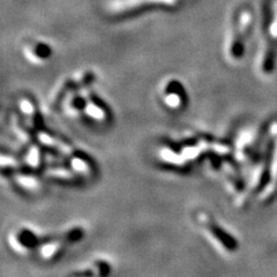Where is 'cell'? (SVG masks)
<instances>
[{
  "label": "cell",
  "mask_w": 277,
  "mask_h": 277,
  "mask_svg": "<svg viewBox=\"0 0 277 277\" xmlns=\"http://www.w3.org/2000/svg\"><path fill=\"white\" fill-rule=\"evenodd\" d=\"M277 188V121L268 129L263 150L258 157L253 174L246 187L244 202L251 194H258L261 200L270 199Z\"/></svg>",
  "instance_id": "1"
},
{
  "label": "cell",
  "mask_w": 277,
  "mask_h": 277,
  "mask_svg": "<svg viewBox=\"0 0 277 277\" xmlns=\"http://www.w3.org/2000/svg\"><path fill=\"white\" fill-rule=\"evenodd\" d=\"M213 144V138L203 136L190 137L180 144L162 147L158 152V156L166 165L187 167L207 155H212Z\"/></svg>",
  "instance_id": "2"
},
{
  "label": "cell",
  "mask_w": 277,
  "mask_h": 277,
  "mask_svg": "<svg viewBox=\"0 0 277 277\" xmlns=\"http://www.w3.org/2000/svg\"><path fill=\"white\" fill-rule=\"evenodd\" d=\"M196 223L202 232L207 236L217 249L224 253H233L238 249V241L232 234L229 233L223 226H221L208 213L199 212L195 215Z\"/></svg>",
  "instance_id": "3"
},
{
  "label": "cell",
  "mask_w": 277,
  "mask_h": 277,
  "mask_svg": "<svg viewBox=\"0 0 277 277\" xmlns=\"http://www.w3.org/2000/svg\"><path fill=\"white\" fill-rule=\"evenodd\" d=\"M83 237H85V230L81 226H73L53 237H46L37 251L42 260L51 261L59 257L67 247L80 241Z\"/></svg>",
  "instance_id": "4"
},
{
  "label": "cell",
  "mask_w": 277,
  "mask_h": 277,
  "mask_svg": "<svg viewBox=\"0 0 277 277\" xmlns=\"http://www.w3.org/2000/svg\"><path fill=\"white\" fill-rule=\"evenodd\" d=\"M252 16L249 11H241L234 23L228 44V57L231 61H238L243 58L245 51V41L250 32Z\"/></svg>",
  "instance_id": "5"
},
{
  "label": "cell",
  "mask_w": 277,
  "mask_h": 277,
  "mask_svg": "<svg viewBox=\"0 0 277 277\" xmlns=\"http://www.w3.org/2000/svg\"><path fill=\"white\" fill-rule=\"evenodd\" d=\"M159 98L167 110L177 112L186 107L188 96L182 81L176 78H169L159 87Z\"/></svg>",
  "instance_id": "6"
},
{
  "label": "cell",
  "mask_w": 277,
  "mask_h": 277,
  "mask_svg": "<svg viewBox=\"0 0 277 277\" xmlns=\"http://www.w3.org/2000/svg\"><path fill=\"white\" fill-rule=\"evenodd\" d=\"M45 239L46 237L27 228V226H20V228L12 231L8 236V244L16 253L26 255L32 251L39 250Z\"/></svg>",
  "instance_id": "7"
},
{
  "label": "cell",
  "mask_w": 277,
  "mask_h": 277,
  "mask_svg": "<svg viewBox=\"0 0 277 277\" xmlns=\"http://www.w3.org/2000/svg\"><path fill=\"white\" fill-rule=\"evenodd\" d=\"M260 138L258 132L253 129H246V131L239 134L234 145V158L239 163L247 164L255 156L257 149H261L262 145L260 144Z\"/></svg>",
  "instance_id": "8"
},
{
  "label": "cell",
  "mask_w": 277,
  "mask_h": 277,
  "mask_svg": "<svg viewBox=\"0 0 277 277\" xmlns=\"http://www.w3.org/2000/svg\"><path fill=\"white\" fill-rule=\"evenodd\" d=\"M83 91H85V104L82 109V116L97 124L108 123L110 119V112L103 100L90 90V87H86Z\"/></svg>",
  "instance_id": "9"
},
{
  "label": "cell",
  "mask_w": 277,
  "mask_h": 277,
  "mask_svg": "<svg viewBox=\"0 0 277 277\" xmlns=\"http://www.w3.org/2000/svg\"><path fill=\"white\" fill-rule=\"evenodd\" d=\"M36 137L37 141L40 142L43 148L58 155V156L68 158L71 155H73L77 152V149H75L68 141L64 140L62 137L57 136L56 134L50 133L49 131H46L45 128L37 132Z\"/></svg>",
  "instance_id": "10"
},
{
  "label": "cell",
  "mask_w": 277,
  "mask_h": 277,
  "mask_svg": "<svg viewBox=\"0 0 277 277\" xmlns=\"http://www.w3.org/2000/svg\"><path fill=\"white\" fill-rule=\"evenodd\" d=\"M18 106L24 123H26L33 132L37 133L41 131V129L45 128L44 121L43 118H42L39 108H37L35 102H33L31 98L29 97L20 98Z\"/></svg>",
  "instance_id": "11"
},
{
  "label": "cell",
  "mask_w": 277,
  "mask_h": 277,
  "mask_svg": "<svg viewBox=\"0 0 277 277\" xmlns=\"http://www.w3.org/2000/svg\"><path fill=\"white\" fill-rule=\"evenodd\" d=\"M24 57L30 64L35 66L44 65L52 57V49L48 43L44 42H32L24 46Z\"/></svg>",
  "instance_id": "12"
},
{
  "label": "cell",
  "mask_w": 277,
  "mask_h": 277,
  "mask_svg": "<svg viewBox=\"0 0 277 277\" xmlns=\"http://www.w3.org/2000/svg\"><path fill=\"white\" fill-rule=\"evenodd\" d=\"M68 165L79 176V178L91 177L95 171L94 162L91 161L89 156L78 152V150L68 157Z\"/></svg>",
  "instance_id": "13"
},
{
  "label": "cell",
  "mask_w": 277,
  "mask_h": 277,
  "mask_svg": "<svg viewBox=\"0 0 277 277\" xmlns=\"http://www.w3.org/2000/svg\"><path fill=\"white\" fill-rule=\"evenodd\" d=\"M10 176L16 186L27 193H37L42 188L41 179L30 172H23L20 169L12 172Z\"/></svg>",
  "instance_id": "14"
},
{
  "label": "cell",
  "mask_w": 277,
  "mask_h": 277,
  "mask_svg": "<svg viewBox=\"0 0 277 277\" xmlns=\"http://www.w3.org/2000/svg\"><path fill=\"white\" fill-rule=\"evenodd\" d=\"M111 272L110 263L106 260H95L81 267L78 270L71 272L73 276H108Z\"/></svg>",
  "instance_id": "15"
},
{
  "label": "cell",
  "mask_w": 277,
  "mask_h": 277,
  "mask_svg": "<svg viewBox=\"0 0 277 277\" xmlns=\"http://www.w3.org/2000/svg\"><path fill=\"white\" fill-rule=\"evenodd\" d=\"M45 176L49 178L61 180V182H75L79 176L71 169L70 165H52L45 169Z\"/></svg>",
  "instance_id": "16"
},
{
  "label": "cell",
  "mask_w": 277,
  "mask_h": 277,
  "mask_svg": "<svg viewBox=\"0 0 277 277\" xmlns=\"http://www.w3.org/2000/svg\"><path fill=\"white\" fill-rule=\"evenodd\" d=\"M21 163L18 158H15L12 155H2V170L4 174H12L16 170L21 169Z\"/></svg>",
  "instance_id": "17"
}]
</instances>
